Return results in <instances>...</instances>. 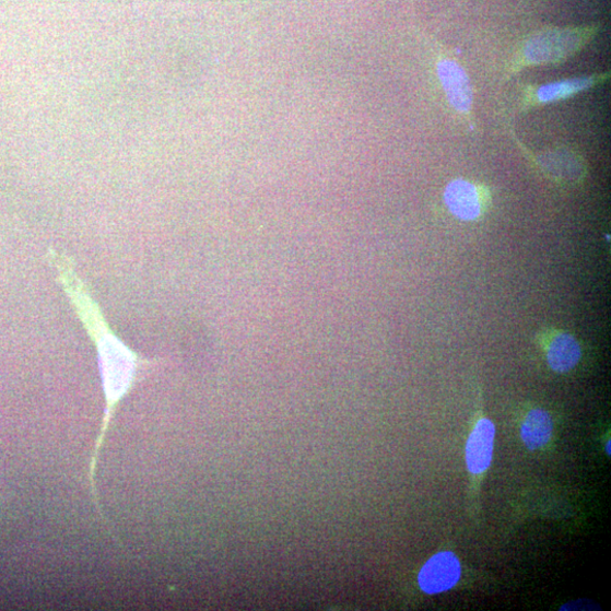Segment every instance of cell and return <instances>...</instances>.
Instances as JSON below:
<instances>
[{"mask_svg":"<svg viewBox=\"0 0 611 611\" xmlns=\"http://www.w3.org/2000/svg\"><path fill=\"white\" fill-rule=\"evenodd\" d=\"M47 260L98 353L106 410L101 434L95 440L89 480L95 507L102 514L98 494H96L95 474L110 423L119 403L134 388L140 372L157 366L161 362L144 359L113 331L101 305L93 298L87 283L77 271L72 257L49 248Z\"/></svg>","mask_w":611,"mask_h":611,"instance_id":"cell-1","label":"cell"},{"mask_svg":"<svg viewBox=\"0 0 611 611\" xmlns=\"http://www.w3.org/2000/svg\"><path fill=\"white\" fill-rule=\"evenodd\" d=\"M600 23L572 26H542L520 44L507 67L510 75L526 69L556 67L581 52L600 34Z\"/></svg>","mask_w":611,"mask_h":611,"instance_id":"cell-2","label":"cell"},{"mask_svg":"<svg viewBox=\"0 0 611 611\" xmlns=\"http://www.w3.org/2000/svg\"><path fill=\"white\" fill-rule=\"evenodd\" d=\"M496 427L480 411L466 445V463L470 475L472 507L478 508L481 481L490 470L494 456Z\"/></svg>","mask_w":611,"mask_h":611,"instance_id":"cell-3","label":"cell"},{"mask_svg":"<svg viewBox=\"0 0 611 611\" xmlns=\"http://www.w3.org/2000/svg\"><path fill=\"white\" fill-rule=\"evenodd\" d=\"M610 72L586 77L564 79L540 85H527L522 92L521 108L530 110L537 107L557 104L574 96L606 84Z\"/></svg>","mask_w":611,"mask_h":611,"instance_id":"cell-4","label":"cell"},{"mask_svg":"<svg viewBox=\"0 0 611 611\" xmlns=\"http://www.w3.org/2000/svg\"><path fill=\"white\" fill-rule=\"evenodd\" d=\"M436 73L449 106L472 122L473 89L461 63L456 58L440 55L436 60Z\"/></svg>","mask_w":611,"mask_h":611,"instance_id":"cell-5","label":"cell"},{"mask_svg":"<svg viewBox=\"0 0 611 611\" xmlns=\"http://www.w3.org/2000/svg\"><path fill=\"white\" fill-rule=\"evenodd\" d=\"M462 566L453 552H440L431 557L418 575V585L426 595L435 596L453 590L461 580Z\"/></svg>","mask_w":611,"mask_h":611,"instance_id":"cell-6","label":"cell"},{"mask_svg":"<svg viewBox=\"0 0 611 611\" xmlns=\"http://www.w3.org/2000/svg\"><path fill=\"white\" fill-rule=\"evenodd\" d=\"M444 202L449 212L465 222L478 220L487 204L484 189L466 179L449 183L444 190Z\"/></svg>","mask_w":611,"mask_h":611,"instance_id":"cell-7","label":"cell"},{"mask_svg":"<svg viewBox=\"0 0 611 611\" xmlns=\"http://www.w3.org/2000/svg\"><path fill=\"white\" fill-rule=\"evenodd\" d=\"M537 164L549 175L567 181L578 180L585 174V164L580 154L559 148L537 156Z\"/></svg>","mask_w":611,"mask_h":611,"instance_id":"cell-8","label":"cell"},{"mask_svg":"<svg viewBox=\"0 0 611 611\" xmlns=\"http://www.w3.org/2000/svg\"><path fill=\"white\" fill-rule=\"evenodd\" d=\"M583 359L580 343L569 333L555 334L545 349L547 364L559 374L573 371Z\"/></svg>","mask_w":611,"mask_h":611,"instance_id":"cell-9","label":"cell"},{"mask_svg":"<svg viewBox=\"0 0 611 611\" xmlns=\"http://www.w3.org/2000/svg\"><path fill=\"white\" fill-rule=\"evenodd\" d=\"M554 434V422L550 412L532 409L527 413L521 425L520 436L530 451H539L549 445Z\"/></svg>","mask_w":611,"mask_h":611,"instance_id":"cell-10","label":"cell"},{"mask_svg":"<svg viewBox=\"0 0 611 611\" xmlns=\"http://www.w3.org/2000/svg\"><path fill=\"white\" fill-rule=\"evenodd\" d=\"M606 454L610 456V440L606 444Z\"/></svg>","mask_w":611,"mask_h":611,"instance_id":"cell-11","label":"cell"}]
</instances>
